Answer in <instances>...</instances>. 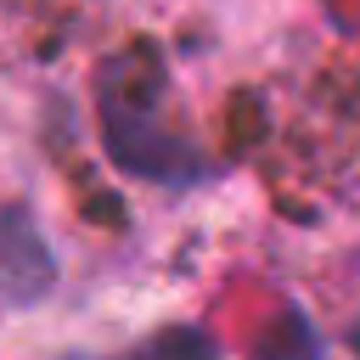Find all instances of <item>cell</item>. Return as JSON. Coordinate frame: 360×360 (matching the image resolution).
<instances>
[{"mask_svg": "<svg viewBox=\"0 0 360 360\" xmlns=\"http://www.w3.org/2000/svg\"><path fill=\"white\" fill-rule=\"evenodd\" d=\"M101 146H107L112 169H124L146 186H197L202 174H214V163L202 158L197 141L169 129L152 101H129L112 84L101 90Z\"/></svg>", "mask_w": 360, "mask_h": 360, "instance_id": "cell-1", "label": "cell"}, {"mask_svg": "<svg viewBox=\"0 0 360 360\" xmlns=\"http://www.w3.org/2000/svg\"><path fill=\"white\" fill-rule=\"evenodd\" d=\"M56 281V259L34 225L28 208H0V298L6 304H34Z\"/></svg>", "mask_w": 360, "mask_h": 360, "instance_id": "cell-2", "label": "cell"}, {"mask_svg": "<svg viewBox=\"0 0 360 360\" xmlns=\"http://www.w3.org/2000/svg\"><path fill=\"white\" fill-rule=\"evenodd\" d=\"M253 360H326V343H321V332L309 326L304 309H281L253 338Z\"/></svg>", "mask_w": 360, "mask_h": 360, "instance_id": "cell-3", "label": "cell"}, {"mask_svg": "<svg viewBox=\"0 0 360 360\" xmlns=\"http://www.w3.org/2000/svg\"><path fill=\"white\" fill-rule=\"evenodd\" d=\"M118 360H219V343H214L208 326L174 321V326H158L152 338H141V343H135L129 354H118Z\"/></svg>", "mask_w": 360, "mask_h": 360, "instance_id": "cell-4", "label": "cell"}, {"mask_svg": "<svg viewBox=\"0 0 360 360\" xmlns=\"http://www.w3.org/2000/svg\"><path fill=\"white\" fill-rule=\"evenodd\" d=\"M349 349H354V354H360V321H354V326H349Z\"/></svg>", "mask_w": 360, "mask_h": 360, "instance_id": "cell-5", "label": "cell"}]
</instances>
